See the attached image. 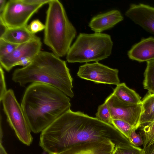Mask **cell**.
I'll return each mask as SVG.
<instances>
[{"mask_svg": "<svg viewBox=\"0 0 154 154\" xmlns=\"http://www.w3.org/2000/svg\"><path fill=\"white\" fill-rule=\"evenodd\" d=\"M125 15L145 30L154 34V8L142 3L132 4Z\"/></svg>", "mask_w": 154, "mask_h": 154, "instance_id": "cell-11", "label": "cell"}, {"mask_svg": "<svg viewBox=\"0 0 154 154\" xmlns=\"http://www.w3.org/2000/svg\"><path fill=\"white\" fill-rule=\"evenodd\" d=\"M42 42L37 37L26 43L19 45L10 54L0 57V66L7 71L18 66L23 59L29 57L33 59L41 51Z\"/></svg>", "mask_w": 154, "mask_h": 154, "instance_id": "cell-10", "label": "cell"}, {"mask_svg": "<svg viewBox=\"0 0 154 154\" xmlns=\"http://www.w3.org/2000/svg\"><path fill=\"white\" fill-rule=\"evenodd\" d=\"M139 127L152 122L154 117V93H149L141 101Z\"/></svg>", "mask_w": 154, "mask_h": 154, "instance_id": "cell-17", "label": "cell"}, {"mask_svg": "<svg viewBox=\"0 0 154 154\" xmlns=\"http://www.w3.org/2000/svg\"><path fill=\"white\" fill-rule=\"evenodd\" d=\"M27 4L33 5H42L48 4L51 0H23Z\"/></svg>", "mask_w": 154, "mask_h": 154, "instance_id": "cell-27", "label": "cell"}, {"mask_svg": "<svg viewBox=\"0 0 154 154\" xmlns=\"http://www.w3.org/2000/svg\"><path fill=\"white\" fill-rule=\"evenodd\" d=\"M154 118H153V121H154Z\"/></svg>", "mask_w": 154, "mask_h": 154, "instance_id": "cell-33", "label": "cell"}, {"mask_svg": "<svg viewBox=\"0 0 154 154\" xmlns=\"http://www.w3.org/2000/svg\"><path fill=\"white\" fill-rule=\"evenodd\" d=\"M48 4L44 42L53 53L63 57L66 55L77 32L59 1L51 0Z\"/></svg>", "mask_w": 154, "mask_h": 154, "instance_id": "cell-4", "label": "cell"}, {"mask_svg": "<svg viewBox=\"0 0 154 154\" xmlns=\"http://www.w3.org/2000/svg\"><path fill=\"white\" fill-rule=\"evenodd\" d=\"M140 154H154V142L150 145L143 148Z\"/></svg>", "mask_w": 154, "mask_h": 154, "instance_id": "cell-28", "label": "cell"}, {"mask_svg": "<svg viewBox=\"0 0 154 154\" xmlns=\"http://www.w3.org/2000/svg\"><path fill=\"white\" fill-rule=\"evenodd\" d=\"M123 20L121 12L117 10H113L94 16L88 26L95 33H101L113 27Z\"/></svg>", "mask_w": 154, "mask_h": 154, "instance_id": "cell-13", "label": "cell"}, {"mask_svg": "<svg viewBox=\"0 0 154 154\" xmlns=\"http://www.w3.org/2000/svg\"><path fill=\"white\" fill-rule=\"evenodd\" d=\"M119 70L95 62L80 66L77 73L80 78L97 83L115 85L120 83Z\"/></svg>", "mask_w": 154, "mask_h": 154, "instance_id": "cell-8", "label": "cell"}, {"mask_svg": "<svg viewBox=\"0 0 154 154\" xmlns=\"http://www.w3.org/2000/svg\"><path fill=\"white\" fill-rule=\"evenodd\" d=\"M42 6L29 4L23 0H9L0 14V23L9 28L26 26L30 18Z\"/></svg>", "mask_w": 154, "mask_h": 154, "instance_id": "cell-7", "label": "cell"}, {"mask_svg": "<svg viewBox=\"0 0 154 154\" xmlns=\"http://www.w3.org/2000/svg\"><path fill=\"white\" fill-rule=\"evenodd\" d=\"M2 101L10 125L19 140L24 144L29 146L33 140L31 130L13 90H8Z\"/></svg>", "mask_w": 154, "mask_h": 154, "instance_id": "cell-6", "label": "cell"}, {"mask_svg": "<svg viewBox=\"0 0 154 154\" xmlns=\"http://www.w3.org/2000/svg\"><path fill=\"white\" fill-rule=\"evenodd\" d=\"M109 108L113 119L125 121L137 129L139 127V122L142 111L141 104H131L119 100L112 93L105 101Z\"/></svg>", "mask_w": 154, "mask_h": 154, "instance_id": "cell-9", "label": "cell"}, {"mask_svg": "<svg viewBox=\"0 0 154 154\" xmlns=\"http://www.w3.org/2000/svg\"><path fill=\"white\" fill-rule=\"evenodd\" d=\"M116 146L111 140L90 141L74 145L60 154H111Z\"/></svg>", "mask_w": 154, "mask_h": 154, "instance_id": "cell-12", "label": "cell"}, {"mask_svg": "<svg viewBox=\"0 0 154 154\" xmlns=\"http://www.w3.org/2000/svg\"><path fill=\"white\" fill-rule=\"evenodd\" d=\"M143 148L150 145L154 142V120L143 127Z\"/></svg>", "mask_w": 154, "mask_h": 154, "instance_id": "cell-21", "label": "cell"}, {"mask_svg": "<svg viewBox=\"0 0 154 154\" xmlns=\"http://www.w3.org/2000/svg\"><path fill=\"white\" fill-rule=\"evenodd\" d=\"M136 129L133 130L131 133L128 139L129 143L137 147L143 145V141L141 136L136 132Z\"/></svg>", "mask_w": 154, "mask_h": 154, "instance_id": "cell-24", "label": "cell"}, {"mask_svg": "<svg viewBox=\"0 0 154 154\" xmlns=\"http://www.w3.org/2000/svg\"><path fill=\"white\" fill-rule=\"evenodd\" d=\"M111 154H119L116 146L113 151Z\"/></svg>", "mask_w": 154, "mask_h": 154, "instance_id": "cell-31", "label": "cell"}, {"mask_svg": "<svg viewBox=\"0 0 154 154\" xmlns=\"http://www.w3.org/2000/svg\"><path fill=\"white\" fill-rule=\"evenodd\" d=\"M119 154H140L142 148L126 143L116 146Z\"/></svg>", "mask_w": 154, "mask_h": 154, "instance_id": "cell-22", "label": "cell"}, {"mask_svg": "<svg viewBox=\"0 0 154 154\" xmlns=\"http://www.w3.org/2000/svg\"><path fill=\"white\" fill-rule=\"evenodd\" d=\"M0 154H8L1 143H0Z\"/></svg>", "mask_w": 154, "mask_h": 154, "instance_id": "cell-30", "label": "cell"}, {"mask_svg": "<svg viewBox=\"0 0 154 154\" xmlns=\"http://www.w3.org/2000/svg\"><path fill=\"white\" fill-rule=\"evenodd\" d=\"M37 36L31 33L27 25L20 27L7 28L0 38L12 43L20 45L32 40Z\"/></svg>", "mask_w": 154, "mask_h": 154, "instance_id": "cell-15", "label": "cell"}, {"mask_svg": "<svg viewBox=\"0 0 154 154\" xmlns=\"http://www.w3.org/2000/svg\"><path fill=\"white\" fill-rule=\"evenodd\" d=\"M42 154H48V153L44 151Z\"/></svg>", "mask_w": 154, "mask_h": 154, "instance_id": "cell-32", "label": "cell"}, {"mask_svg": "<svg viewBox=\"0 0 154 154\" xmlns=\"http://www.w3.org/2000/svg\"><path fill=\"white\" fill-rule=\"evenodd\" d=\"M96 116L101 121L112 125L113 119L109 107L105 102L98 107Z\"/></svg>", "mask_w": 154, "mask_h": 154, "instance_id": "cell-20", "label": "cell"}, {"mask_svg": "<svg viewBox=\"0 0 154 154\" xmlns=\"http://www.w3.org/2000/svg\"><path fill=\"white\" fill-rule=\"evenodd\" d=\"M70 101L57 88L35 82L26 89L20 105L31 131L37 134L70 109Z\"/></svg>", "mask_w": 154, "mask_h": 154, "instance_id": "cell-2", "label": "cell"}, {"mask_svg": "<svg viewBox=\"0 0 154 154\" xmlns=\"http://www.w3.org/2000/svg\"><path fill=\"white\" fill-rule=\"evenodd\" d=\"M18 45L0 38V57L10 54Z\"/></svg>", "mask_w": 154, "mask_h": 154, "instance_id": "cell-23", "label": "cell"}, {"mask_svg": "<svg viewBox=\"0 0 154 154\" xmlns=\"http://www.w3.org/2000/svg\"><path fill=\"white\" fill-rule=\"evenodd\" d=\"M0 73V101L1 102L3 97L8 91L6 87L4 72L1 66Z\"/></svg>", "mask_w": 154, "mask_h": 154, "instance_id": "cell-26", "label": "cell"}, {"mask_svg": "<svg viewBox=\"0 0 154 154\" xmlns=\"http://www.w3.org/2000/svg\"><path fill=\"white\" fill-rule=\"evenodd\" d=\"M143 86L149 93H154V60L147 62L144 72Z\"/></svg>", "mask_w": 154, "mask_h": 154, "instance_id": "cell-18", "label": "cell"}, {"mask_svg": "<svg viewBox=\"0 0 154 154\" xmlns=\"http://www.w3.org/2000/svg\"><path fill=\"white\" fill-rule=\"evenodd\" d=\"M120 101L129 104H141V97L135 91L128 87L125 83L116 85L112 93Z\"/></svg>", "mask_w": 154, "mask_h": 154, "instance_id": "cell-16", "label": "cell"}, {"mask_svg": "<svg viewBox=\"0 0 154 154\" xmlns=\"http://www.w3.org/2000/svg\"><path fill=\"white\" fill-rule=\"evenodd\" d=\"M6 3L5 0H0V14L3 11Z\"/></svg>", "mask_w": 154, "mask_h": 154, "instance_id": "cell-29", "label": "cell"}, {"mask_svg": "<svg viewBox=\"0 0 154 154\" xmlns=\"http://www.w3.org/2000/svg\"><path fill=\"white\" fill-rule=\"evenodd\" d=\"M106 140L116 146L129 143L113 126L69 109L41 132L39 145L48 154H60L76 144Z\"/></svg>", "mask_w": 154, "mask_h": 154, "instance_id": "cell-1", "label": "cell"}, {"mask_svg": "<svg viewBox=\"0 0 154 154\" xmlns=\"http://www.w3.org/2000/svg\"><path fill=\"white\" fill-rule=\"evenodd\" d=\"M27 27L30 32L34 34L44 29L45 26L39 20L36 19L32 21L27 25Z\"/></svg>", "mask_w": 154, "mask_h": 154, "instance_id": "cell-25", "label": "cell"}, {"mask_svg": "<svg viewBox=\"0 0 154 154\" xmlns=\"http://www.w3.org/2000/svg\"><path fill=\"white\" fill-rule=\"evenodd\" d=\"M113 46L109 34L80 33L68 51L66 59L69 63L98 62L110 56Z\"/></svg>", "mask_w": 154, "mask_h": 154, "instance_id": "cell-5", "label": "cell"}, {"mask_svg": "<svg viewBox=\"0 0 154 154\" xmlns=\"http://www.w3.org/2000/svg\"><path fill=\"white\" fill-rule=\"evenodd\" d=\"M12 79L22 87L40 83L54 87L70 97L74 96L73 79L66 62L53 53L41 51L29 65L15 69Z\"/></svg>", "mask_w": 154, "mask_h": 154, "instance_id": "cell-3", "label": "cell"}, {"mask_svg": "<svg viewBox=\"0 0 154 154\" xmlns=\"http://www.w3.org/2000/svg\"><path fill=\"white\" fill-rule=\"evenodd\" d=\"M128 55L130 59L139 62L154 60V38L142 39L132 47Z\"/></svg>", "mask_w": 154, "mask_h": 154, "instance_id": "cell-14", "label": "cell"}, {"mask_svg": "<svg viewBox=\"0 0 154 154\" xmlns=\"http://www.w3.org/2000/svg\"><path fill=\"white\" fill-rule=\"evenodd\" d=\"M112 125L128 140L132 131L134 129H137L128 122L119 119H112Z\"/></svg>", "mask_w": 154, "mask_h": 154, "instance_id": "cell-19", "label": "cell"}]
</instances>
